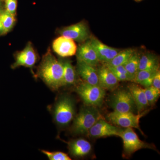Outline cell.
<instances>
[{"label": "cell", "instance_id": "17", "mask_svg": "<svg viewBox=\"0 0 160 160\" xmlns=\"http://www.w3.org/2000/svg\"><path fill=\"white\" fill-rule=\"evenodd\" d=\"M77 72L84 82L92 85H99L97 69L95 66L78 62Z\"/></svg>", "mask_w": 160, "mask_h": 160}, {"label": "cell", "instance_id": "2", "mask_svg": "<svg viewBox=\"0 0 160 160\" xmlns=\"http://www.w3.org/2000/svg\"><path fill=\"white\" fill-rule=\"evenodd\" d=\"M103 118L98 107L85 105L75 116L71 131L77 135L87 134L91 127Z\"/></svg>", "mask_w": 160, "mask_h": 160}, {"label": "cell", "instance_id": "22", "mask_svg": "<svg viewBox=\"0 0 160 160\" xmlns=\"http://www.w3.org/2000/svg\"><path fill=\"white\" fill-rule=\"evenodd\" d=\"M140 58L139 54L135 52L134 53L124 65L126 71L132 79V82L136 74L138 71Z\"/></svg>", "mask_w": 160, "mask_h": 160}, {"label": "cell", "instance_id": "29", "mask_svg": "<svg viewBox=\"0 0 160 160\" xmlns=\"http://www.w3.org/2000/svg\"><path fill=\"white\" fill-rule=\"evenodd\" d=\"M2 5H1V4H0V13H1V12H2Z\"/></svg>", "mask_w": 160, "mask_h": 160}, {"label": "cell", "instance_id": "15", "mask_svg": "<svg viewBox=\"0 0 160 160\" xmlns=\"http://www.w3.org/2000/svg\"><path fill=\"white\" fill-rule=\"evenodd\" d=\"M128 90L134 100L138 113L147 110L149 106L146 99L145 89L142 88L138 84L134 83L129 85Z\"/></svg>", "mask_w": 160, "mask_h": 160}, {"label": "cell", "instance_id": "13", "mask_svg": "<svg viewBox=\"0 0 160 160\" xmlns=\"http://www.w3.org/2000/svg\"><path fill=\"white\" fill-rule=\"evenodd\" d=\"M76 54L78 62H82L95 67L99 62L89 40L84 42L78 47Z\"/></svg>", "mask_w": 160, "mask_h": 160}, {"label": "cell", "instance_id": "19", "mask_svg": "<svg viewBox=\"0 0 160 160\" xmlns=\"http://www.w3.org/2000/svg\"><path fill=\"white\" fill-rule=\"evenodd\" d=\"M62 61L63 66V86L75 85L77 81V70L70 61Z\"/></svg>", "mask_w": 160, "mask_h": 160}, {"label": "cell", "instance_id": "18", "mask_svg": "<svg viewBox=\"0 0 160 160\" xmlns=\"http://www.w3.org/2000/svg\"><path fill=\"white\" fill-rule=\"evenodd\" d=\"M160 70L159 67L146 70H139L136 74L133 82L145 88L151 86L156 73Z\"/></svg>", "mask_w": 160, "mask_h": 160}, {"label": "cell", "instance_id": "9", "mask_svg": "<svg viewBox=\"0 0 160 160\" xmlns=\"http://www.w3.org/2000/svg\"><path fill=\"white\" fill-rule=\"evenodd\" d=\"M59 33L61 36L78 42H86L90 37L88 26L83 22L64 27L60 30Z\"/></svg>", "mask_w": 160, "mask_h": 160}, {"label": "cell", "instance_id": "25", "mask_svg": "<svg viewBox=\"0 0 160 160\" xmlns=\"http://www.w3.org/2000/svg\"><path fill=\"white\" fill-rule=\"evenodd\" d=\"M42 152L46 155L50 160H71V158L65 152H49L42 150Z\"/></svg>", "mask_w": 160, "mask_h": 160}, {"label": "cell", "instance_id": "27", "mask_svg": "<svg viewBox=\"0 0 160 160\" xmlns=\"http://www.w3.org/2000/svg\"><path fill=\"white\" fill-rule=\"evenodd\" d=\"M152 86L160 90V70L156 73L152 80Z\"/></svg>", "mask_w": 160, "mask_h": 160}, {"label": "cell", "instance_id": "1", "mask_svg": "<svg viewBox=\"0 0 160 160\" xmlns=\"http://www.w3.org/2000/svg\"><path fill=\"white\" fill-rule=\"evenodd\" d=\"M38 73L52 90L56 91L63 86L62 63L57 59L50 52H46L43 57Z\"/></svg>", "mask_w": 160, "mask_h": 160}, {"label": "cell", "instance_id": "16", "mask_svg": "<svg viewBox=\"0 0 160 160\" xmlns=\"http://www.w3.org/2000/svg\"><path fill=\"white\" fill-rule=\"evenodd\" d=\"M69 153L75 158L86 156L92 151L91 144L83 138L72 140L68 143Z\"/></svg>", "mask_w": 160, "mask_h": 160}, {"label": "cell", "instance_id": "12", "mask_svg": "<svg viewBox=\"0 0 160 160\" xmlns=\"http://www.w3.org/2000/svg\"><path fill=\"white\" fill-rule=\"evenodd\" d=\"M37 56L32 44L29 42L22 51L16 56L15 62L12 66V69L19 66L32 68L36 63Z\"/></svg>", "mask_w": 160, "mask_h": 160}, {"label": "cell", "instance_id": "28", "mask_svg": "<svg viewBox=\"0 0 160 160\" xmlns=\"http://www.w3.org/2000/svg\"><path fill=\"white\" fill-rule=\"evenodd\" d=\"M5 33H6L5 29H4V27H3L2 24L0 21V35L5 34Z\"/></svg>", "mask_w": 160, "mask_h": 160}, {"label": "cell", "instance_id": "14", "mask_svg": "<svg viewBox=\"0 0 160 160\" xmlns=\"http://www.w3.org/2000/svg\"><path fill=\"white\" fill-rule=\"evenodd\" d=\"M99 85L105 90H112L118 86L119 81L106 64L97 69Z\"/></svg>", "mask_w": 160, "mask_h": 160}, {"label": "cell", "instance_id": "4", "mask_svg": "<svg viewBox=\"0 0 160 160\" xmlns=\"http://www.w3.org/2000/svg\"><path fill=\"white\" fill-rule=\"evenodd\" d=\"M75 116L74 101L68 95L60 98L55 105L53 117L58 126L64 127L68 126Z\"/></svg>", "mask_w": 160, "mask_h": 160}, {"label": "cell", "instance_id": "21", "mask_svg": "<svg viewBox=\"0 0 160 160\" xmlns=\"http://www.w3.org/2000/svg\"><path fill=\"white\" fill-rule=\"evenodd\" d=\"M135 52L134 49H132L120 50L118 54L110 62L105 64L112 66L124 65Z\"/></svg>", "mask_w": 160, "mask_h": 160}, {"label": "cell", "instance_id": "20", "mask_svg": "<svg viewBox=\"0 0 160 160\" xmlns=\"http://www.w3.org/2000/svg\"><path fill=\"white\" fill-rule=\"evenodd\" d=\"M159 67L158 58L155 54L147 52L140 56L139 70H146Z\"/></svg>", "mask_w": 160, "mask_h": 160}, {"label": "cell", "instance_id": "5", "mask_svg": "<svg viewBox=\"0 0 160 160\" xmlns=\"http://www.w3.org/2000/svg\"><path fill=\"white\" fill-rule=\"evenodd\" d=\"M120 137L122 138L123 141V155L126 157H129L141 149H155L152 145L140 140L132 128H124Z\"/></svg>", "mask_w": 160, "mask_h": 160}, {"label": "cell", "instance_id": "3", "mask_svg": "<svg viewBox=\"0 0 160 160\" xmlns=\"http://www.w3.org/2000/svg\"><path fill=\"white\" fill-rule=\"evenodd\" d=\"M76 92L86 106L101 107L106 96V90L99 85L84 82L78 85Z\"/></svg>", "mask_w": 160, "mask_h": 160}, {"label": "cell", "instance_id": "7", "mask_svg": "<svg viewBox=\"0 0 160 160\" xmlns=\"http://www.w3.org/2000/svg\"><path fill=\"white\" fill-rule=\"evenodd\" d=\"M110 106L113 111L118 112H130L137 111L134 100L129 90L119 89L113 93L110 99Z\"/></svg>", "mask_w": 160, "mask_h": 160}, {"label": "cell", "instance_id": "23", "mask_svg": "<svg viewBox=\"0 0 160 160\" xmlns=\"http://www.w3.org/2000/svg\"><path fill=\"white\" fill-rule=\"evenodd\" d=\"M0 21L6 33L13 28L15 23L16 19L14 15L11 14L6 10H3L0 13Z\"/></svg>", "mask_w": 160, "mask_h": 160}, {"label": "cell", "instance_id": "26", "mask_svg": "<svg viewBox=\"0 0 160 160\" xmlns=\"http://www.w3.org/2000/svg\"><path fill=\"white\" fill-rule=\"evenodd\" d=\"M17 7V0H5V8L6 11L15 16Z\"/></svg>", "mask_w": 160, "mask_h": 160}, {"label": "cell", "instance_id": "6", "mask_svg": "<svg viewBox=\"0 0 160 160\" xmlns=\"http://www.w3.org/2000/svg\"><path fill=\"white\" fill-rule=\"evenodd\" d=\"M148 112L145 110L141 113L130 112H121L113 111L107 114L106 118L110 123L115 126L122 128H132L138 129L143 134L140 128V120Z\"/></svg>", "mask_w": 160, "mask_h": 160}, {"label": "cell", "instance_id": "10", "mask_svg": "<svg viewBox=\"0 0 160 160\" xmlns=\"http://www.w3.org/2000/svg\"><path fill=\"white\" fill-rule=\"evenodd\" d=\"M89 41L94 48L99 62H109L120 51V49L105 45L94 37H91Z\"/></svg>", "mask_w": 160, "mask_h": 160}, {"label": "cell", "instance_id": "11", "mask_svg": "<svg viewBox=\"0 0 160 160\" xmlns=\"http://www.w3.org/2000/svg\"><path fill=\"white\" fill-rule=\"evenodd\" d=\"M52 49L62 57H68L76 54L78 47L73 40L61 36L53 41Z\"/></svg>", "mask_w": 160, "mask_h": 160}, {"label": "cell", "instance_id": "24", "mask_svg": "<svg viewBox=\"0 0 160 160\" xmlns=\"http://www.w3.org/2000/svg\"><path fill=\"white\" fill-rule=\"evenodd\" d=\"M145 94L149 106L154 105L159 97L160 90L152 86L145 88Z\"/></svg>", "mask_w": 160, "mask_h": 160}, {"label": "cell", "instance_id": "30", "mask_svg": "<svg viewBox=\"0 0 160 160\" xmlns=\"http://www.w3.org/2000/svg\"><path fill=\"white\" fill-rule=\"evenodd\" d=\"M137 2H140V1H142V0H135Z\"/></svg>", "mask_w": 160, "mask_h": 160}, {"label": "cell", "instance_id": "8", "mask_svg": "<svg viewBox=\"0 0 160 160\" xmlns=\"http://www.w3.org/2000/svg\"><path fill=\"white\" fill-rule=\"evenodd\" d=\"M124 128L113 126L104 118L100 119L89 129L88 134L95 138L110 136L120 137Z\"/></svg>", "mask_w": 160, "mask_h": 160}]
</instances>
